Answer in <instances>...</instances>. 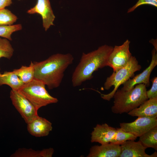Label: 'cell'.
<instances>
[{
    "label": "cell",
    "instance_id": "cell-1",
    "mask_svg": "<svg viewBox=\"0 0 157 157\" xmlns=\"http://www.w3.org/2000/svg\"><path fill=\"white\" fill-rule=\"evenodd\" d=\"M74 59L70 53H57L43 61L34 62V78L42 82L50 90L57 88L61 83L65 71Z\"/></svg>",
    "mask_w": 157,
    "mask_h": 157
},
{
    "label": "cell",
    "instance_id": "cell-2",
    "mask_svg": "<svg viewBox=\"0 0 157 157\" xmlns=\"http://www.w3.org/2000/svg\"><path fill=\"white\" fill-rule=\"evenodd\" d=\"M113 47L105 44L88 53H83L72 76L73 86H79L92 79L94 72L107 66L108 57Z\"/></svg>",
    "mask_w": 157,
    "mask_h": 157
},
{
    "label": "cell",
    "instance_id": "cell-3",
    "mask_svg": "<svg viewBox=\"0 0 157 157\" xmlns=\"http://www.w3.org/2000/svg\"><path fill=\"white\" fill-rule=\"evenodd\" d=\"M146 87L145 84H139L128 90L118 89L113 97L114 100L112 112L116 114L128 113L138 107L148 99Z\"/></svg>",
    "mask_w": 157,
    "mask_h": 157
},
{
    "label": "cell",
    "instance_id": "cell-4",
    "mask_svg": "<svg viewBox=\"0 0 157 157\" xmlns=\"http://www.w3.org/2000/svg\"><path fill=\"white\" fill-rule=\"evenodd\" d=\"M45 85L42 81L34 78L31 81L24 84L18 90L38 111L42 107L58 101L57 98L52 97L49 93Z\"/></svg>",
    "mask_w": 157,
    "mask_h": 157
},
{
    "label": "cell",
    "instance_id": "cell-5",
    "mask_svg": "<svg viewBox=\"0 0 157 157\" xmlns=\"http://www.w3.org/2000/svg\"><path fill=\"white\" fill-rule=\"evenodd\" d=\"M141 68V66L139 64L136 58L132 56L126 66L116 72H113L110 76L107 78L104 83V88L108 90L113 86L114 89L107 94L100 93L101 97L104 100L110 101L119 87L133 77L134 73L140 70Z\"/></svg>",
    "mask_w": 157,
    "mask_h": 157
},
{
    "label": "cell",
    "instance_id": "cell-6",
    "mask_svg": "<svg viewBox=\"0 0 157 157\" xmlns=\"http://www.w3.org/2000/svg\"><path fill=\"white\" fill-rule=\"evenodd\" d=\"M10 97L13 104L26 124L38 115L33 105L18 90L12 89Z\"/></svg>",
    "mask_w": 157,
    "mask_h": 157
},
{
    "label": "cell",
    "instance_id": "cell-7",
    "mask_svg": "<svg viewBox=\"0 0 157 157\" xmlns=\"http://www.w3.org/2000/svg\"><path fill=\"white\" fill-rule=\"evenodd\" d=\"M130 42L126 40L120 46L115 45L113 48L107 60V66L115 72L126 66L132 55L129 51Z\"/></svg>",
    "mask_w": 157,
    "mask_h": 157
},
{
    "label": "cell",
    "instance_id": "cell-8",
    "mask_svg": "<svg viewBox=\"0 0 157 157\" xmlns=\"http://www.w3.org/2000/svg\"><path fill=\"white\" fill-rule=\"evenodd\" d=\"M119 126L124 131L139 137L157 126V118L138 117L133 122L120 123Z\"/></svg>",
    "mask_w": 157,
    "mask_h": 157
},
{
    "label": "cell",
    "instance_id": "cell-9",
    "mask_svg": "<svg viewBox=\"0 0 157 157\" xmlns=\"http://www.w3.org/2000/svg\"><path fill=\"white\" fill-rule=\"evenodd\" d=\"M151 53L152 58L149 66L142 72L125 82L121 89L125 91L128 90L133 88L135 85L139 84H144L146 87L149 86L151 74L157 65V50L155 48L153 49Z\"/></svg>",
    "mask_w": 157,
    "mask_h": 157
},
{
    "label": "cell",
    "instance_id": "cell-10",
    "mask_svg": "<svg viewBox=\"0 0 157 157\" xmlns=\"http://www.w3.org/2000/svg\"><path fill=\"white\" fill-rule=\"evenodd\" d=\"M27 13L30 14L36 13L40 15L42 19L43 26L45 31L54 25L55 16L49 0H37L35 6L28 10Z\"/></svg>",
    "mask_w": 157,
    "mask_h": 157
},
{
    "label": "cell",
    "instance_id": "cell-11",
    "mask_svg": "<svg viewBox=\"0 0 157 157\" xmlns=\"http://www.w3.org/2000/svg\"><path fill=\"white\" fill-rule=\"evenodd\" d=\"M121 151L119 157H156V151L151 155L146 154L147 148L139 141L128 140L120 145Z\"/></svg>",
    "mask_w": 157,
    "mask_h": 157
},
{
    "label": "cell",
    "instance_id": "cell-12",
    "mask_svg": "<svg viewBox=\"0 0 157 157\" xmlns=\"http://www.w3.org/2000/svg\"><path fill=\"white\" fill-rule=\"evenodd\" d=\"M27 124L28 132L37 137L48 135L52 129V124L50 122L38 115Z\"/></svg>",
    "mask_w": 157,
    "mask_h": 157
},
{
    "label": "cell",
    "instance_id": "cell-13",
    "mask_svg": "<svg viewBox=\"0 0 157 157\" xmlns=\"http://www.w3.org/2000/svg\"><path fill=\"white\" fill-rule=\"evenodd\" d=\"M116 129L107 124H97L91 133V141L102 144L110 143L114 136Z\"/></svg>",
    "mask_w": 157,
    "mask_h": 157
},
{
    "label": "cell",
    "instance_id": "cell-14",
    "mask_svg": "<svg viewBox=\"0 0 157 157\" xmlns=\"http://www.w3.org/2000/svg\"><path fill=\"white\" fill-rule=\"evenodd\" d=\"M120 145L110 143L94 145L90 149L88 157H119Z\"/></svg>",
    "mask_w": 157,
    "mask_h": 157
},
{
    "label": "cell",
    "instance_id": "cell-15",
    "mask_svg": "<svg viewBox=\"0 0 157 157\" xmlns=\"http://www.w3.org/2000/svg\"><path fill=\"white\" fill-rule=\"evenodd\" d=\"M128 114L132 117L157 118V97L148 99Z\"/></svg>",
    "mask_w": 157,
    "mask_h": 157
},
{
    "label": "cell",
    "instance_id": "cell-16",
    "mask_svg": "<svg viewBox=\"0 0 157 157\" xmlns=\"http://www.w3.org/2000/svg\"><path fill=\"white\" fill-rule=\"evenodd\" d=\"M53 148L44 149L41 151L35 150L31 149L20 148L12 154V157H51L53 153Z\"/></svg>",
    "mask_w": 157,
    "mask_h": 157
},
{
    "label": "cell",
    "instance_id": "cell-17",
    "mask_svg": "<svg viewBox=\"0 0 157 157\" xmlns=\"http://www.w3.org/2000/svg\"><path fill=\"white\" fill-rule=\"evenodd\" d=\"M24 84L18 76L12 72H5L0 74V86L6 85L12 90H18Z\"/></svg>",
    "mask_w": 157,
    "mask_h": 157
},
{
    "label": "cell",
    "instance_id": "cell-18",
    "mask_svg": "<svg viewBox=\"0 0 157 157\" xmlns=\"http://www.w3.org/2000/svg\"><path fill=\"white\" fill-rule=\"evenodd\" d=\"M139 141L147 148H152L157 150V126L139 137Z\"/></svg>",
    "mask_w": 157,
    "mask_h": 157
},
{
    "label": "cell",
    "instance_id": "cell-19",
    "mask_svg": "<svg viewBox=\"0 0 157 157\" xmlns=\"http://www.w3.org/2000/svg\"><path fill=\"white\" fill-rule=\"evenodd\" d=\"M13 71L24 84L31 81L34 78V69L32 61L28 66L23 65L19 69H14Z\"/></svg>",
    "mask_w": 157,
    "mask_h": 157
},
{
    "label": "cell",
    "instance_id": "cell-20",
    "mask_svg": "<svg viewBox=\"0 0 157 157\" xmlns=\"http://www.w3.org/2000/svg\"><path fill=\"white\" fill-rule=\"evenodd\" d=\"M137 138L133 134L124 131L121 128H117L110 143L120 145L128 140H135Z\"/></svg>",
    "mask_w": 157,
    "mask_h": 157
},
{
    "label": "cell",
    "instance_id": "cell-21",
    "mask_svg": "<svg viewBox=\"0 0 157 157\" xmlns=\"http://www.w3.org/2000/svg\"><path fill=\"white\" fill-rule=\"evenodd\" d=\"M17 19L9 10L5 8L0 9V26L13 25Z\"/></svg>",
    "mask_w": 157,
    "mask_h": 157
},
{
    "label": "cell",
    "instance_id": "cell-22",
    "mask_svg": "<svg viewBox=\"0 0 157 157\" xmlns=\"http://www.w3.org/2000/svg\"><path fill=\"white\" fill-rule=\"evenodd\" d=\"M9 40L0 37V58L4 57L10 59L13 56L14 50Z\"/></svg>",
    "mask_w": 157,
    "mask_h": 157
},
{
    "label": "cell",
    "instance_id": "cell-23",
    "mask_svg": "<svg viewBox=\"0 0 157 157\" xmlns=\"http://www.w3.org/2000/svg\"><path fill=\"white\" fill-rule=\"evenodd\" d=\"M22 27L21 24H18L10 26H0V37L12 40L11 35L15 32L21 30Z\"/></svg>",
    "mask_w": 157,
    "mask_h": 157
},
{
    "label": "cell",
    "instance_id": "cell-24",
    "mask_svg": "<svg viewBox=\"0 0 157 157\" xmlns=\"http://www.w3.org/2000/svg\"><path fill=\"white\" fill-rule=\"evenodd\" d=\"M152 85L151 88L147 90L146 93L148 99L157 97V77L155 76L151 80Z\"/></svg>",
    "mask_w": 157,
    "mask_h": 157
},
{
    "label": "cell",
    "instance_id": "cell-25",
    "mask_svg": "<svg viewBox=\"0 0 157 157\" xmlns=\"http://www.w3.org/2000/svg\"><path fill=\"white\" fill-rule=\"evenodd\" d=\"M148 4L155 7L157 6V0H138V1L133 6L129 8L127 13L133 11L138 7L143 5Z\"/></svg>",
    "mask_w": 157,
    "mask_h": 157
},
{
    "label": "cell",
    "instance_id": "cell-26",
    "mask_svg": "<svg viewBox=\"0 0 157 157\" xmlns=\"http://www.w3.org/2000/svg\"><path fill=\"white\" fill-rule=\"evenodd\" d=\"M12 3V0H0V9L10 6Z\"/></svg>",
    "mask_w": 157,
    "mask_h": 157
},
{
    "label": "cell",
    "instance_id": "cell-27",
    "mask_svg": "<svg viewBox=\"0 0 157 157\" xmlns=\"http://www.w3.org/2000/svg\"></svg>",
    "mask_w": 157,
    "mask_h": 157
}]
</instances>
